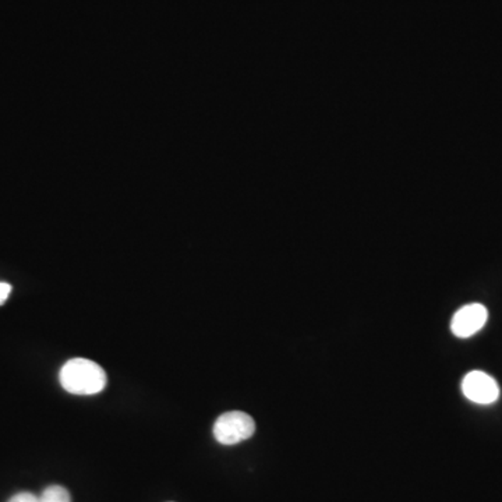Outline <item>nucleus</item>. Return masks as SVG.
Returning <instances> with one entry per match:
<instances>
[{"mask_svg":"<svg viewBox=\"0 0 502 502\" xmlns=\"http://www.w3.org/2000/svg\"><path fill=\"white\" fill-rule=\"evenodd\" d=\"M39 502H71V498L65 487L49 486L42 491Z\"/></svg>","mask_w":502,"mask_h":502,"instance_id":"obj_5","label":"nucleus"},{"mask_svg":"<svg viewBox=\"0 0 502 502\" xmlns=\"http://www.w3.org/2000/svg\"><path fill=\"white\" fill-rule=\"evenodd\" d=\"M61 384L73 395H95L107 385V374L95 361L71 359L61 368Z\"/></svg>","mask_w":502,"mask_h":502,"instance_id":"obj_1","label":"nucleus"},{"mask_svg":"<svg viewBox=\"0 0 502 502\" xmlns=\"http://www.w3.org/2000/svg\"><path fill=\"white\" fill-rule=\"evenodd\" d=\"M489 312L480 303H472L455 312L451 331L457 338H470L486 326Z\"/></svg>","mask_w":502,"mask_h":502,"instance_id":"obj_4","label":"nucleus"},{"mask_svg":"<svg viewBox=\"0 0 502 502\" xmlns=\"http://www.w3.org/2000/svg\"><path fill=\"white\" fill-rule=\"evenodd\" d=\"M255 433V423L247 413L226 412L219 416L214 425V437L223 445H236L253 437Z\"/></svg>","mask_w":502,"mask_h":502,"instance_id":"obj_2","label":"nucleus"},{"mask_svg":"<svg viewBox=\"0 0 502 502\" xmlns=\"http://www.w3.org/2000/svg\"><path fill=\"white\" fill-rule=\"evenodd\" d=\"M9 502H39V497H36V494L24 491V493H19L12 497Z\"/></svg>","mask_w":502,"mask_h":502,"instance_id":"obj_6","label":"nucleus"},{"mask_svg":"<svg viewBox=\"0 0 502 502\" xmlns=\"http://www.w3.org/2000/svg\"><path fill=\"white\" fill-rule=\"evenodd\" d=\"M462 393L470 402L491 405L499 398V386L489 374L483 371H470L462 381Z\"/></svg>","mask_w":502,"mask_h":502,"instance_id":"obj_3","label":"nucleus"},{"mask_svg":"<svg viewBox=\"0 0 502 502\" xmlns=\"http://www.w3.org/2000/svg\"><path fill=\"white\" fill-rule=\"evenodd\" d=\"M10 293H12V285L0 282V304H4L6 302Z\"/></svg>","mask_w":502,"mask_h":502,"instance_id":"obj_7","label":"nucleus"}]
</instances>
